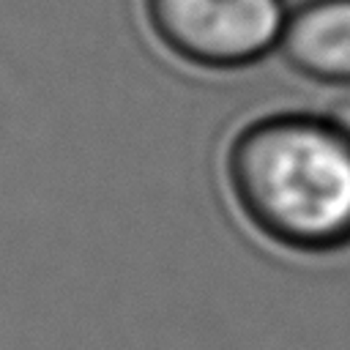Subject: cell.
<instances>
[{
	"label": "cell",
	"mask_w": 350,
	"mask_h": 350,
	"mask_svg": "<svg viewBox=\"0 0 350 350\" xmlns=\"http://www.w3.org/2000/svg\"><path fill=\"white\" fill-rule=\"evenodd\" d=\"M241 216L298 254L350 246V131L325 109H279L241 126L224 150Z\"/></svg>",
	"instance_id": "6da1fadb"
},
{
	"label": "cell",
	"mask_w": 350,
	"mask_h": 350,
	"mask_svg": "<svg viewBox=\"0 0 350 350\" xmlns=\"http://www.w3.org/2000/svg\"><path fill=\"white\" fill-rule=\"evenodd\" d=\"M287 11L284 0H142L153 38L205 71L249 68L276 52Z\"/></svg>",
	"instance_id": "7a4b0ae2"
},
{
	"label": "cell",
	"mask_w": 350,
	"mask_h": 350,
	"mask_svg": "<svg viewBox=\"0 0 350 350\" xmlns=\"http://www.w3.org/2000/svg\"><path fill=\"white\" fill-rule=\"evenodd\" d=\"M276 52L298 77L350 90V0H301L293 5Z\"/></svg>",
	"instance_id": "3957f363"
},
{
	"label": "cell",
	"mask_w": 350,
	"mask_h": 350,
	"mask_svg": "<svg viewBox=\"0 0 350 350\" xmlns=\"http://www.w3.org/2000/svg\"><path fill=\"white\" fill-rule=\"evenodd\" d=\"M336 123H342L347 131H350V90H345L336 101H334V107L331 109H325Z\"/></svg>",
	"instance_id": "277c9868"
}]
</instances>
